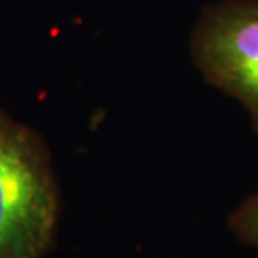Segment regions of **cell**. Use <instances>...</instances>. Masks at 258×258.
Instances as JSON below:
<instances>
[{
  "mask_svg": "<svg viewBox=\"0 0 258 258\" xmlns=\"http://www.w3.org/2000/svg\"><path fill=\"white\" fill-rule=\"evenodd\" d=\"M228 228L241 243L258 251V191L245 198L231 211Z\"/></svg>",
  "mask_w": 258,
  "mask_h": 258,
  "instance_id": "cell-3",
  "label": "cell"
},
{
  "mask_svg": "<svg viewBox=\"0 0 258 258\" xmlns=\"http://www.w3.org/2000/svg\"><path fill=\"white\" fill-rule=\"evenodd\" d=\"M191 55L206 82L235 97L258 133V0H221L203 10Z\"/></svg>",
  "mask_w": 258,
  "mask_h": 258,
  "instance_id": "cell-2",
  "label": "cell"
},
{
  "mask_svg": "<svg viewBox=\"0 0 258 258\" xmlns=\"http://www.w3.org/2000/svg\"><path fill=\"white\" fill-rule=\"evenodd\" d=\"M57 216V188L42 139L0 109V258H37Z\"/></svg>",
  "mask_w": 258,
  "mask_h": 258,
  "instance_id": "cell-1",
  "label": "cell"
}]
</instances>
